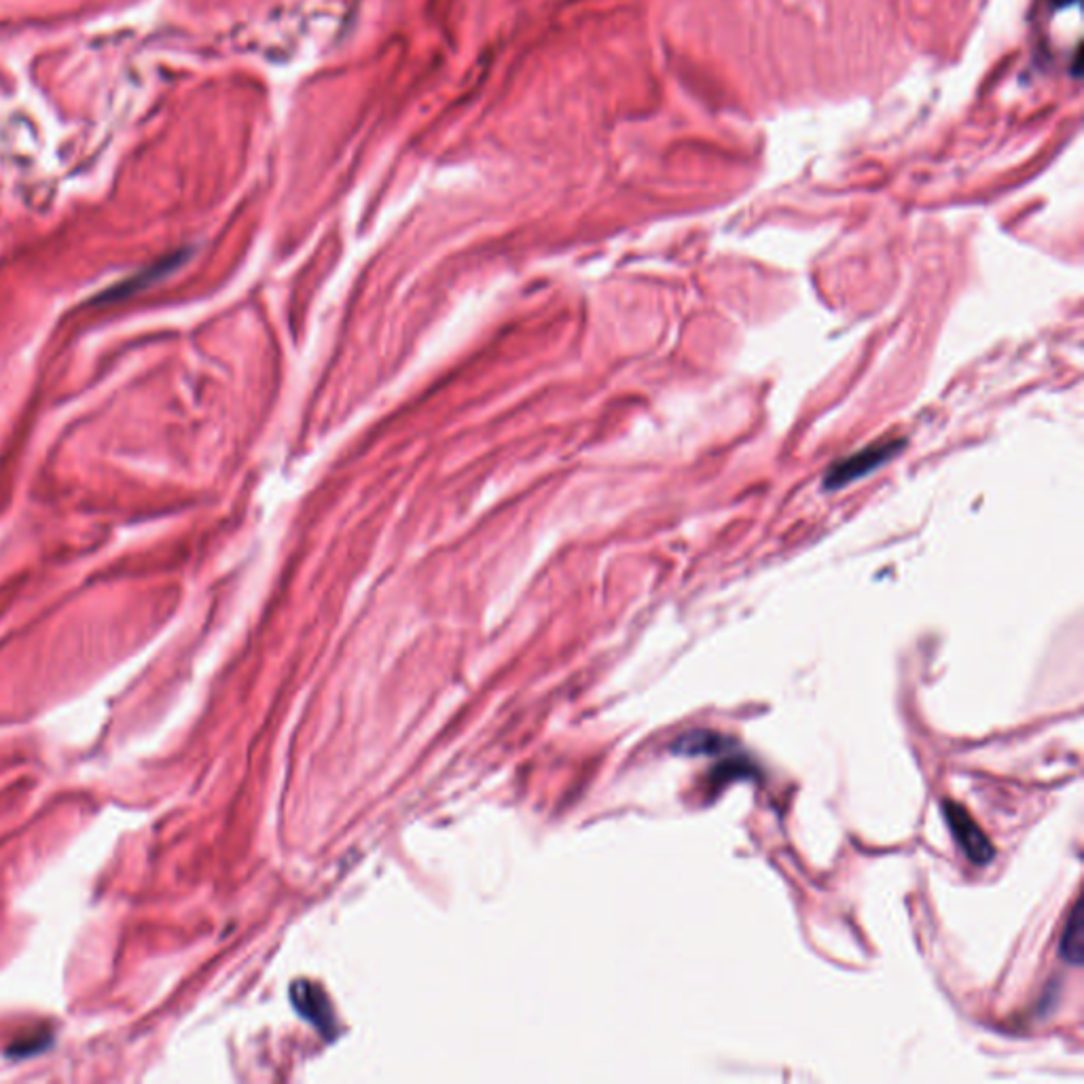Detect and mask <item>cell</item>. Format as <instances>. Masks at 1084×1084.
Listing matches in <instances>:
<instances>
[{
    "label": "cell",
    "instance_id": "obj_2",
    "mask_svg": "<svg viewBox=\"0 0 1084 1084\" xmlns=\"http://www.w3.org/2000/svg\"><path fill=\"white\" fill-rule=\"evenodd\" d=\"M903 445L904 441H899V439L880 441L875 445H869L862 452L836 462L835 466L824 476V488L826 490H839V488L856 481L860 476L873 473L875 469H880L881 464L890 462L896 453L901 452Z\"/></svg>",
    "mask_w": 1084,
    "mask_h": 1084
},
{
    "label": "cell",
    "instance_id": "obj_3",
    "mask_svg": "<svg viewBox=\"0 0 1084 1084\" xmlns=\"http://www.w3.org/2000/svg\"><path fill=\"white\" fill-rule=\"evenodd\" d=\"M1060 955H1062L1063 962L1072 968L1083 966L1084 913L1081 896L1074 901L1070 913H1067V922L1063 926L1062 939H1060Z\"/></svg>",
    "mask_w": 1084,
    "mask_h": 1084
},
{
    "label": "cell",
    "instance_id": "obj_4",
    "mask_svg": "<svg viewBox=\"0 0 1084 1084\" xmlns=\"http://www.w3.org/2000/svg\"><path fill=\"white\" fill-rule=\"evenodd\" d=\"M731 744L729 737L714 731H693L686 733L674 744V752L680 756H703V754H719Z\"/></svg>",
    "mask_w": 1084,
    "mask_h": 1084
},
{
    "label": "cell",
    "instance_id": "obj_1",
    "mask_svg": "<svg viewBox=\"0 0 1084 1084\" xmlns=\"http://www.w3.org/2000/svg\"><path fill=\"white\" fill-rule=\"evenodd\" d=\"M943 815L947 822L948 831L955 839V843L962 847L964 856L971 860L972 864L983 866L992 862L995 856L994 845L990 836L983 833V829L972 820L971 813L966 812L962 805L955 801H943Z\"/></svg>",
    "mask_w": 1084,
    "mask_h": 1084
}]
</instances>
